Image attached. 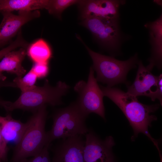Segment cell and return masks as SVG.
Masks as SVG:
<instances>
[{"mask_svg":"<svg viewBox=\"0 0 162 162\" xmlns=\"http://www.w3.org/2000/svg\"><path fill=\"white\" fill-rule=\"evenodd\" d=\"M154 2L160 6H162V1L161 0H154Z\"/></svg>","mask_w":162,"mask_h":162,"instance_id":"484cf974","label":"cell"},{"mask_svg":"<svg viewBox=\"0 0 162 162\" xmlns=\"http://www.w3.org/2000/svg\"><path fill=\"white\" fill-rule=\"evenodd\" d=\"M30 58L37 62H48L51 56L50 47L46 42L42 39H39L32 44L28 51Z\"/></svg>","mask_w":162,"mask_h":162,"instance_id":"e0dca14e","label":"cell"},{"mask_svg":"<svg viewBox=\"0 0 162 162\" xmlns=\"http://www.w3.org/2000/svg\"><path fill=\"white\" fill-rule=\"evenodd\" d=\"M88 116L76 101L57 110L52 116L51 129L46 132V145L50 146L52 142L57 139L85 135L89 130L86 123Z\"/></svg>","mask_w":162,"mask_h":162,"instance_id":"3957f363","label":"cell"},{"mask_svg":"<svg viewBox=\"0 0 162 162\" xmlns=\"http://www.w3.org/2000/svg\"><path fill=\"white\" fill-rule=\"evenodd\" d=\"M0 162H11L10 161H4L2 160H1L0 159Z\"/></svg>","mask_w":162,"mask_h":162,"instance_id":"4316f807","label":"cell"},{"mask_svg":"<svg viewBox=\"0 0 162 162\" xmlns=\"http://www.w3.org/2000/svg\"><path fill=\"white\" fill-rule=\"evenodd\" d=\"M20 46V42L17 40H15L8 46L0 50V59L3 58L9 52Z\"/></svg>","mask_w":162,"mask_h":162,"instance_id":"603a6c76","label":"cell"},{"mask_svg":"<svg viewBox=\"0 0 162 162\" xmlns=\"http://www.w3.org/2000/svg\"><path fill=\"white\" fill-rule=\"evenodd\" d=\"M2 12L3 18L0 24V44L8 40L16 34L23 25L40 16L38 10L19 11L18 15H15L11 12Z\"/></svg>","mask_w":162,"mask_h":162,"instance_id":"7c38bea8","label":"cell"},{"mask_svg":"<svg viewBox=\"0 0 162 162\" xmlns=\"http://www.w3.org/2000/svg\"><path fill=\"white\" fill-rule=\"evenodd\" d=\"M148 31L149 42L151 45V56L148 59L149 64L146 68L151 71L154 66L159 70L162 68V15L156 20L145 24Z\"/></svg>","mask_w":162,"mask_h":162,"instance_id":"4fadbf2b","label":"cell"},{"mask_svg":"<svg viewBox=\"0 0 162 162\" xmlns=\"http://www.w3.org/2000/svg\"><path fill=\"white\" fill-rule=\"evenodd\" d=\"M85 143L81 135L62 139L53 151L51 162H84Z\"/></svg>","mask_w":162,"mask_h":162,"instance_id":"8fae6325","label":"cell"},{"mask_svg":"<svg viewBox=\"0 0 162 162\" xmlns=\"http://www.w3.org/2000/svg\"><path fill=\"white\" fill-rule=\"evenodd\" d=\"M50 146L46 145L38 155L29 159L22 160L20 162H51L49 149Z\"/></svg>","mask_w":162,"mask_h":162,"instance_id":"ffe728a7","label":"cell"},{"mask_svg":"<svg viewBox=\"0 0 162 162\" xmlns=\"http://www.w3.org/2000/svg\"><path fill=\"white\" fill-rule=\"evenodd\" d=\"M2 84L0 83V87L2 86ZM11 102L3 100L0 98V106L3 107L6 110L9 106Z\"/></svg>","mask_w":162,"mask_h":162,"instance_id":"cb8c5ba5","label":"cell"},{"mask_svg":"<svg viewBox=\"0 0 162 162\" xmlns=\"http://www.w3.org/2000/svg\"><path fill=\"white\" fill-rule=\"evenodd\" d=\"M31 69L38 78L45 77L49 71L47 62L35 63Z\"/></svg>","mask_w":162,"mask_h":162,"instance_id":"44dd1931","label":"cell"},{"mask_svg":"<svg viewBox=\"0 0 162 162\" xmlns=\"http://www.w3.org/2000/svg\"><path fill=\"white\" fill-rule=\"evenodd\" d=\"M78 39L84 44L92 60V67L96 73L97 81L112 87L124 83L128 85L127 76L131 69L136 68L139 60L137 53L125 61L118 60L113 57L95 52L90 49L78 35Z\"/></svg>","mask_w":162,"mask_h":162,"instance_id":"7a4b0ae2","label":"cell"},{"mask_svg":"<svg viewBox=\"0 0 162 162\" xmlns=\"http://www.w3.org/2000/svg\"><path fill=\"white\" fill-rule=\"evenodd\" d=\"M38 77L31 70L24 76L17 77L13 80V83H4V86H15L19 88L22 92L28 91L34 88Z\"/></svg>","mask_w":162,"mask_h":162,"instance_id":"ac0fdd59","label":"cell"},{"mask_svg":"<svg viewBox=\"0 0 162 162\" xmlns=\"http://www.w3.org/2000/svg\"><path fill=\"white\" fill-rule=\"evenodd\" d=\"M69 88L68 85L61 81L55 86H52L46 80L43 86H36L30 90L22 92L19 98L15 102H11L6 110L9 112L20 109L34 113L44 106L60 105L62 104V97L66 94Z\"/></svg>","mask_w":162,"mask_h":162,"instance_id":"5b68a950","label":"cell"},{"mask_svg":"<svg viewBox=\"0 0 162 162\" xmlns=\"http://www.w3.org/2000/svg\"><path fill=\"white\" fill-rule=\"evenodd\" d=\"M104 96L112 101L122 110L132 127L134 139L140 133L147 136L160 152L157 142L151 136L148 130L152 122L156 120V116L151 114L158 110L159 104L147 105L139 102L137 97L116 88L101 86Z\"/></svg>","mask_w":162,"mask_h":162,"instance_id":"6da1fadb","label":"cell"},{"mask_svg":"<svg viewBox=\"0 0 162 162\" xmlns=\"http://www.w3.org/2000/svg\"><path fill=\"white\" fill-rule=\"evenodd\" d=\"M125 2L117 0H79L77 4L82 20L91 16L119 19V7Z\"/></svg>","mask_w":162,"mask_h":162,"instance_id":"30bf717a","label":"cell"},{"mask_svg":"<svg viewBox=\"0 0 162 162\" xmlns=\"http://www.w3.org/2000/svg\"><path fill=\"white\" fill-rule=\"evenodd\" d=\"M2 73V72L0 70V83L2 82H1V81H4L6 78V77L3 76Z\"/></svg>","mask_w":162,"mask_h":162,"instance_id":"d4e9b609","label":"cell"},{"mask_svg":"<svg viewBox=\"0 0 162 162\" xmlns=\"http://www.w3.org/2000/svg\"><path fill=\"white\" fill-rule=\"evenodd\" d=\"M81 24L102 47L114 54L119 51L123 40L119 19L91 16L82 20Z\"/></svg>","mask_w":162,"mask_h":162,"instance_id":"8992f818","label":"cell"},{"mask_svg":"<svg viewBox=\"0 0 162 162\" xmlns=\"http://www.w3.org/2000/svg\"><path fill=\"white\" fill-rule=\"evenodd\" d=\"M26 55L23 47L17 51H12L6 54L0 62V70L15 74L22 77L26 70L22 65Z\"/></svg>","mask_w":162,"mask_h":162,"instance_id":"9a60e30c","label":"cell"},{"mask_svg":"<svg viewBox=\"0 0 162 162\" xmlns=\"http://www.w3.org/2000/svg\"><path fill=\"white\" fill-rule=\"evenodd\" d=\"M94 73L91 67L87 81L80 80L75 84L74 89L79 96L76 102L82 111L88 116L90 113H94L105 119L104 95Z\"/></svg>","mask_w":162,"mask_h":162,"instance_id":"52a82bcc","label":"cell"},{"mask_svg":"<svg viewBox=\"0 0 162 162\" xmlns=\"http://www.w3.org/2000/svg\"><path fill=\"white\" fill-rule=\"evenodd\" d=\"M135 80L133 84L128 86L127 92L137 97L146 96L154 101L158 99L162 105V74L153 75L151 71L145 67L139 61Z\"/></svg>","mask_w":162,"mask_h":162,"instance_id":"ba28073f","label":"cell"},{"mask_svg":"<svg viewBox=\"0 0 162 162\" xmlns=\"http://www.w3.org/2000/svg\"><path fill=\"white\" fill-rule=\"evenodd\" d=\"M29 119L26 123L13 118L10 114L5 117L0 116V130L4 140L8 144H16L20 140L29 126Z\"/></svg>","mask_w":162,"mask_h":162,"instance_id":"5bb4252c","label":"cell"},{"mask_svg":"<svg viewBox=\"0 0 162 162\" xmlns=\"http://www.w3.org/2000/svg\"><path fill=\"white\" fill-rule=\"evenodd\" d=\"M7 143L4 139L0 130V159L8 161V154L9 148Z\"/></svg>","mask_w":162,"mask_h":162,"instance_id":"7402d4cb","label":"cell"},{"mask_svg":"<svg viewBox=\"0 0 162 162\" xmlns=\"http://www.w3.org/2000/svg\"><path fill=\"white\" fill-rule=\"evenodd\" d=\"M46 107L45 105L41 107L30 118L29 126L13 148L11 162H20L24 159L35 156L46 145Z\"/></svg>","mask_w":162,"mask_h":162,"instance_id":"277c9868","label":"cell"},{"mask_svg":"<svg viewBox=\"0 0 162 162\" xmlns=\"http://www.w3.org/2000/svg\"><path fill=\"white\" fill-rule=\"evenodd\" d=\"M77 0H50L46 9L50 14L61 18L62 14L68 8L73 5L77 4Z\"/></svg>","mask_w":162,"mask_h":162,"instance_id":"d6986e66","label":"cell"},{"mask_svg":"<svg viewBox=\"0 0 162 162\" xmlns=\"http://www.w3.org/2000/svg\"><path fill=\"white\" fill-rule=\"evenodd\" d=\"M50 0H0V11H31L46 9Z\"/></svg>","mask_w":162,"mask_h":162,"instance_id":"2e32d148","label":"cell"},{"mask_svg":"<svg viewBox=\"0 0 162 162\" xmlns=\"http://www.w3.org/2000/svg\"><path fill=\"white\" fill-rule=\"evenodd\" d=\"M85 135L84 162H114L112 148L115 143L112 136L102 140L90 130Z\"/></svg>","mask_w":162,"mask_h":162,"instance_id":"9c48e42d","label":"cell"}]
</instances>
